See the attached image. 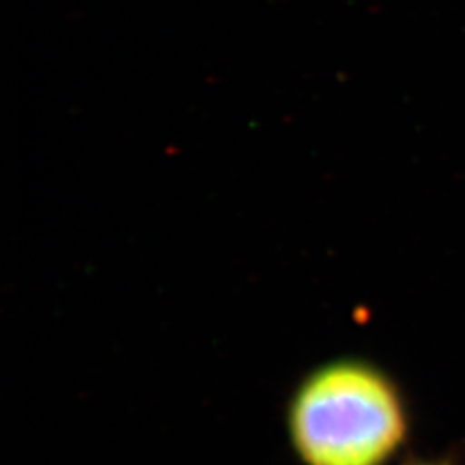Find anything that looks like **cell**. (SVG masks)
Segmentation results:
<instances>
[{
  "label": "cell",
  "mask_w": 465,
  "mask_h": 465,
  "mask_svg": "<svg viewBox=\"0 0 465 465\" xmlns=\"http://www.w3.org/2000/svg\"><path fill=\"white\" fill-rule=\"evenodd\" d=\"M397 384L357 359L317 367L288 407V434L303 465H386L407 440Z\"/></svg>",
  "instance_id": "cell-1"
},
{
  "label": "cell",
  "mask_w": 465,
  "mask_h": 465,
  "mask_svg": "<svg viewBox=\"0 0 465 465\" xmlns=\"http://www.w3.org/2000/svg\"><path fill=\"white\" fill-rule=\"evenodd\" d=\"M407 465H449L445 464V462H441V460H422V462H412V464Z\"/></svg>",
  "instance_id": "cell-2"
}]
</instances>
